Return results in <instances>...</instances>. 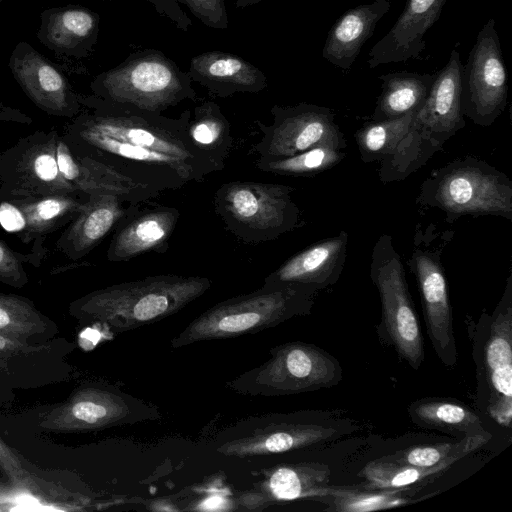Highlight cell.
Instances as JSON below:
<instances>
[{"label": "cell", "mask_w": 512, "mask_h": 512, "mask_svg": "<svg viewBox=\"0 0 512 512\" xmlns=\"http://www.w3.org/2000/svg\"><path fill=\"white\" fill-rule=\"evenodd\" d=\"M79 101L83 110L60 134L75 156L94 159L161 192L203 182L224 169L191 141L190 110L169 118L93 94H79Z\"/></svg>", "instance_id": "cell-1"}, {"label": "cell", "mask_w": 512, "mask_h": 512, "mask_svg": "<svg viewBox=\"0 0 512 512\" xmlns=\"http://www.w3.org/2000/svg\"><path fill=\"white\" fill-rule=\"evenodd\" d=\"M314 287L267 284L221 301L194 318L170 342L173 349L192 344L241 337L273 328L294 317L310 315Z\"/></svg>", "instance_id": "cell-2"}, {"label": "cell", "mask_w": 512, "mask_h": 512, "mask_svg": "<svg viewBox=\"0 0 512 512\" xmlns=\"http://www.w3.org/2000/svg\"><path fill=\"white\" fill-rule=\"evenodd\" d=\"M462 70L459 52L452 49L448 62L435 75L429 94L408 131L392 154L380 161L378 176L381 182L404 180L425 165L465 126L461 110Z\"/></svg>", "instance_id": "cell-3"}, {"label": "cell", "mask_w": 512, "mask_h": 512, "mask_svg": "<svg viewBox=\"0 0 512 512\" xmlns=\"http://www.w3.org/2000/svg\"><path fill=\"white\" fill-rule=\"evenodd\" d=\"M356 429L352 420L330 411L266 413L224 428L215 437L213 448L229 457H264L335 441Z\"/></svg>", "instance_id": "cell-4"}, {"label": "cell", "mask_w": 512, "mask_h": 512, "mask_svg": "<svg viewBox=\"0 0 512 512\" xmlns=\"http://www.w3.org/2000/svg\"><path fill=\"white\" fill-rule=\"evenodd\" d=\"M211 286V280L203 276H147L97 291L87 297L85 306L112 329L124 332L178 313Z\"/></svg>", "instance_id": "cell-5"}, {"label": "cell", "mask_w": 512, "mask_h": 512, "mask_svg": "<svg viewBox=\"0 0 512 512\" xmlns=\"http://www.w3.org/2000/svg\"><path fill=\"white\" fill-rule=\"evenodd\" d=\"M417 203L441 210L449 223L465 215L512 221V181L489 163L468 155L433 170L420 186Z\"/></svg>", "instance_id": "cell-6"}, {"label": "cell", "mask_w": 512, "mask_h": 512, "mask_svg": "<svg viewBox=\"0 0 512 512\" xmlns=\"http://www.w3.org/2000/svg\"><path fill=\"white\" fill-rule=\"evenodd\" d=\"M466 325L476 366V405L502 427L512 422V276L491 314Z\"/></svg>", "instance_id": "cell-7"}, {"label": "cell", "mask_w": 512, "mask_h": 512, "mask_svg": "<svg viewBox=\"0 0 512 512\" xmlns=\"http://www.w3.org/2000/svg\"><path fill=\"white\" fill-rule=\"evenodd\" d=\"M188 73L160 52L146 50L97 75L94 96L137 109L162 113L183 100L196 99Z\"/></svg>", "instance_id": "cell-8"}, {"label": "cell", "mask_w": 512, "mask_h": 512, "mask_svg": "<svg viewBox=\"0 0 512 512\" xmlns=\"http://www.w3.org/2000/svg\"><path fill=\"white\" fill-rule=\"evenodd\" d=\"M293 191V187L282 184L226 182L215 192L214 208L226 229L238 239L267 242L302 226Z\"/></svg>", "instance_id": "cell-9"}, {"label": "cell", "mask_w": 512, "mask_h": 512, "mask_svg": "<svg viewBox=\"0 0 512 512\" xmlns=\"http://www.w3.org/2000/svg\"><path fill=\"white\" fill-rule=\"evenodd\" d=\"M343 369L326 350L302 341L269 350V357L227 381L225 386L250 396H285L331 388L340 383Z\"/></svg>", "instance_id": "cell-10"}, {"label": "cell", "mask_w": 512, "mask_h": 512, "mask_svg": "<svg viewBox=\"0 0 512 512\" xmlns=\"http://www.w3.org/2000/svg\"><path fill=\"white\" fill-rule=\"evenodd\" d=\"M370 277L381 301L377 334L383 345L392 347L398 357L418 370L425 358L424 342L401 257L388 234L375 242Z\"/></svg>", "instance_id": "cell-11"}, {"label": "cell", "mask_w": 512, "mask_h": 512, "mask_svg": "<svg viewBox=\"0 0 512 512\" xmlns=\"http://www.w3.org/2000/svg\"><path fill=\"white\" fill-rule=\"evenodd\" d=\"M57 130H36L0 152V201L79 193L61 174Z\"/></svg>", "instance_id": "cell-12"}, {"label": "cell", "mask_w": 512, "mask_h": 512, "mask_svg": "<svg viewBox=\"0 0 512 512\" xmlns=\"http://www.w3.org/2000/svg\"><path fill=\"white\" fill-rule=\"evenodd\" d=\"M508 98L507 73L495 20L478 32L463 66L461 110L474 124L487 127L502 114Z\"/></svg>", "instance_id": "cell-13"}, {"label": "cell", "mask_w": 512, "mask_h": 512, "mask_svg": "<svg viewBox=\"0 0 512 512\" xmlns=\"http://www.w3.org/2000/svg\"><path fill=\"white\" fill-rule=\"evenodd\" d=\"M271 114L270 125L256 122L262 138L254 151L260 157H286L317 146L346 148L344 135L328 107L309 103L274 105Z\"/></svg>", "instance_id": "cell-14"}, {"label": "cell", "mask_w": 512, "mask_h": 512, "mask_svg": "<svg viewBox=\"0 0 512 512\" xmlns=\"http://www.w3.org/2000/svg\"><path fill=\"white\" fill-rule=\"evenodd\" d=\"M441 252L415 246L407 261L421 297L426 331L438 359L447 368L458 361L448 284Z\"/></svg>", "instance_id": "cell-15"}, {"label": "cell", "mask_w": 512, "mask_h": 512, "mask_svg": "<svg viewBox=\"0 0 512 512\" xmlns=\"http://www.w3.org/2000/svg\"><path fill=\"white\" fill-rule=\"evenodd\" d=\"M8 67L25 95L46 114L70 120L83 110L64 72L28 42L14 47Z\"/></svg>", "instance_id": "cell-16"}, {"label": "cell", "mask_w": 512, "mask_h": 512, "mask_svg": "<svg viewBox=\"0 0 512 512\" xmlns=\"http://www.w3.org/2000/svg\"><path fill=\"white\" fill-rule=\"evenodd\" d=\"M262 479L238 498L239 509L262 510L269 505L329 494L330 468L323 463L281 464L261 471Z\"/></svg>", "instance_id": "cell-17"}, {"label": "cell", "mask_w": 512, "mask_h": 512, "mask_svg": "<svg viewBox=\"0 0 512 512\" xmlns=\"http://www.w3.org/2000/svg\"><path fill=\"white\" fill-rule=\"evenodd\" d=\"M87 200L84 194L48 195L0 201V226L25 244L43 238L70 223Z\"/></svg>", "instance_id": "cell-18"}, {"label": "cell", "mask_w": 512, "mask_h": 512, "mask_svg": "<svg viewBox=\"0 0 512 512\" xmlns=\"http://www.w3.org/2000/svg\"><path fill=\"white\" fill-rule=\"evenodd\" d=\"M142 203H128L114 195H88L78 215L65 226L55 243V249L71 261L88 255Z\"/></svg>", "instance_id": "cell-19"}, {"label": "cell", "mask_w": 512, "mask_h": 512, "mask_svg": "<svg viewBox=\"0 0 512 512\" xmlns=\"http://www.w3.org/2000/svg\"><path fill=\"white\" fill-rule=\"evenodd\" d=\"M58 166L63 177L79 192L88 195H114L127 203H143L161 191L137 182L89 157L75 156L59 135Z\"/></svg>", "instance_id": "cell-20"}, {"label": "cell", "mask_w": 512, "mask_h": 512, "mask_svg": "<svg viewBox=\"0 0 512 512\" xmlns=\"http://www.w3.org/2000/svg\"><path fill=\"white\" fill-rule=\"evenodd\" d=\"M447 0H407L392 28L368 53L369 68L421 59L426 48L424 36L440 18Z\"/></svg>", "instance_id": "cell-21"}, {"label": "cell", "mask_w": 512, "mask_h": 512, "mask_svg": "<svg viewBox=\"0 0 512 512\" xmlns=\"http://www.w3.org/2000/svg\"><path fill=\"white\" fill-rule=\"evenodd\" d=\"M179 218L180 211L175 207H141L113 231L107 259L123 262L144 253H165Z\"/></svg>", "instance_id": "cell-22"}, {"label": "cell", "mask_w": 512, "mask_h": 512, "mask_svg": "<svg viewBox=\"0 0 512 512\" xmlns=\"http://www.w3.org/2000/svg\"><path fill=\"white\" fill-rule=\"evenodd\" d=\"M347 245L348 234L342 230L288 258L263 283L306 285L319 291L332 286L343 271Z\"/></svg>", "instance_id": "cell-23"}, {"label": "cell", "mask_w": 512, "mask_h": 512, "mask_svg": "<svg viewBox=\"0 0 512 512\" xmlns=\"http://www.w3.org/2000/svg\"><path fill=\"white\" fill-rule=\"evenodd\" d=\"M99 21L97 13L81 5L51 7L40 13L36 36L59 57L86 58L97 42Z\"/></svg>", "instance_id": "cell-24"}, {"label": "cell", "mask_w": 512, "mask_h": 512, "mask_svg": "<svg viewBox=\"0 0 512 512\" xmlns=\"http://www.w3.org/2000/svg\"><path fill=\"white\" fill-rule=\"evenodd\" d=\"M188 74L211 94L223 98L235 93H258L267 87L266 76L255 65L220 51L195 56Z\"/></svg>", "instance_id": "cell-25"}, {"label": "cell", "mask_w": 512, "mask_h": 512, "mask_svg": "<svg viewBox=\"0 0 512 512\" xmlns=\"http://www.w3.org/2000/svg\"><path fill=\"white\" fill-rule=\"evenodd\" d=\"M390 7L389 0H374L346 11L328 33L322 50L323 58L335 67L349 70Z\"/></svg>", "instance_id": "cell-26"}, {"label": "cell", "mask_w": 512, "mask_h": 512, "mask_svg": "<svg viewBox=\"0 0 512 512\" xmlns=\"http://www.w3.org/2000/svg\"><path fill=\"white\" fill-rule=\"evenodd\" d=\"M435 75L411 71L390 72L378 76L381 94L371 116L373 121L395 119L418 111L425 102Z\"/></svg>", "instance_id": "cell-27"}, {"label": "cell", "mask_w": 512, "mask_h": 512, "mask_svg": "<svg viewBox=\"0 0 512 512\" xmlns=\"http://www.w3.org/2000/svg\"><path fill=\"white\" fill-rule=\"evenodd\" d=\"M411 421L420 427L436 429L456 436L485 434L480 417L459 401L445 398H422L408 407Z\"/></svg>", "instance_id": "cell-28"}, {"label": "cell", "mask_w": 512, "mask_h": 512, "mask_svg": "<svg viewBox=\"0 0 512 512\" xmlns=\"http://www.w3.org/2000/svg\"><path fill=\"white\" fill-rule=\"evenodd\" d=\"M460 459L462 458L452 457L434 466L419 467L379 458L368 462L359 475L365 480V489L420 488L440 477Z\"/></svg>", "instance_id": "cell-29"}, {"label": "cell", "mask_w": 512, "mask_h": 512, "mask_svg": "<svg viewBox=\"0 0 512 512\" xmlns=\"http://www.w3.org/2000/svg\"><path fill=\"white\" fill-rule=\"evenodd\" d=\"M416 491V488L380 490L333 486L329 494L316 501L327 506L325 511L371 512L409 505L426 498H414Z\"/></svg>", "instance_id": "cell-30"}, {"label": "cell", "mask_w": 512, "mask_h": 512, "mask_svg": "<svg viewBox=\"0 0 512 512\" xmlns=\"http://www.w3.org/2000/svg\"><path fill=\"white\" fill-rule=\"evenodd\" d=\"M188 134L195 146L207 153L222 168L233 146L230 123L220 107L206 101L196 106L188 124Z\"/></svg>", "instance_id": "cell-31"}, {"label": "cell", "mask_w": 512, "mask_h": 512, "mask_svg": "<svg viewBox=\"0 0 512 512\" xmlns=\"http://www.w3.org/2000/svg\"><path fill=\"white\" fill-rule=\"evenodd\" d=\"M417 111L395 119L370 120L355 133V139L364 163L382 161L395 150L408 131Z\"/></svg>", "instance_id": "cell-32"}, {"label": "cell", "mask_w": 512, "mask_h": 512, "mask_svg": "<svg viewBox=\"0 0 512 512\" xmlns=\"http://www.w3.org/2000/svg\"><path fill=\"white\" fill-rule=\"evenodd\" d=\"M343 158V149L317 146L286 157H258L260 170L283 176H314L337 165Z\"/></svg>", "instance_id": "cell-33"}, {"label": "cell", "mask_w": 512, "mask_h": 512, "mask_svg": "<svg viewBox=\"0 0 512 512\" xmlns=\"http://www.w3.org/2000/svg\"><path fill=\"white\" fill-rule=\"evenodd\" d=\"M491 437L492 435L487 432L463 437L456 442L417 445L396 451L382 458L399 464L430 467L452 457L464 458L485 445Z\"/></svg>", "instance_id": "cell-34"}, {"label": "cell", "mask_w": 512, "mask_h": 512, "mask_svg": "<svg viewBox=\"0 0 512 512\" xmlns=\"http://www.w3.org/2000/svg\"><path fill=\"white\" fill-rule=\"evenodd\" d=\"M204 24L218 29L228 26L224 0H181Z\"/></svg>", "instance_id": "cell-35"}, {"label": "cell", "mask_w": 512, "mask_h": 512, "mask_svg": "<svg viewBox=\"0 0 512 512\" xmlns=\"http://www.w3.org/2000/svg\"><path fill=\"white\" fill-rule=\"evenodd\" d=\"M27 257L13 250L6 242L0 240V280L19 284L26 281L24 262Z\"/></svg>", "instance_id": "cell-36"}, {"label": "cell", "mask_w": 512, "mask_h": 512, "mask_svg": "<svg viewBox=\"0 0 512 512\" xmlns=\"http://www.w3.org/2000/svg\"><path fill=\"white\" fill-rule=\"evenodd\" d=\"M9 323V312L3 307V304L0 302V328L7 326Z\"/></svg>", "instance_id": "cell-37"}, {"label": "cell", "mask_w": 512, "mask_h": 512, "mask_svg": "<svg viewBox=\"0 0 512 512\" xmlns=\"http://www.w3.org/2000/svg\"><path fill=\"white\" fill-rule=\"evenodd\" d=\"M260 1H262V0H237L236 1V6L238 8H244V7L256 4V3L260 2Z\"/></svg>", "instance_id": "cell-38"}, {"label": "cell", "mask_w": 512, "mask_h": 512, "mask_svg": "<svg viewBox=\"0 0 512 512\" xmlns=\"http://www.w3.org/2000/svg\"><path fill=\"white\" fill-rule=\"evenodd\" d=\"M6 345V340L0 336V350H2Z\"/></svg>", "instance_id": "cell-39"}, {"label": "cell", "mask_w": 512, "mask_h": 512, "mask_svg": "<svg viewBox=\"0 0 512 512\" xmlns=\"http://www.w3.org/2000/svg\"><path fill=\"white\" fill-rule=\"evenodd\" d=\"M3 0H0V3L2 2Z\"/></svg>", "instance_id": "cell-40"}]
</instances>
